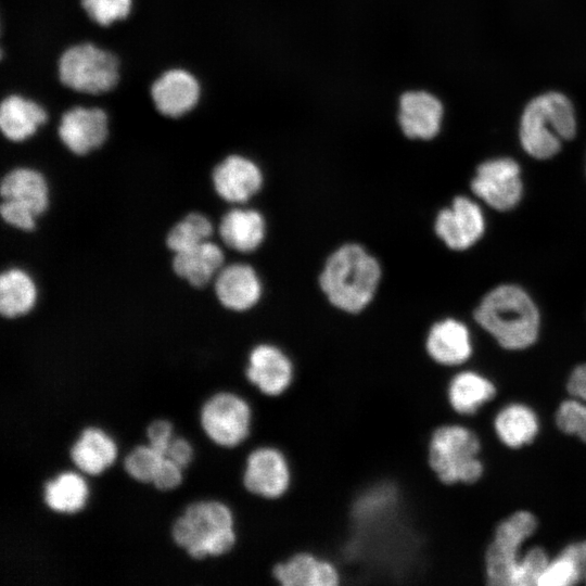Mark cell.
I'll return each mask as SVG.
<instances>
[{
  "label": "cell",
  "mask_w": 586,
  "mask_h": 586,
  "mask_svg": "<svg viewBox=\"0 0 586 586\" xmlns=\"http://www.w3.org/2000/svg\"><path fill=\"white\" fill-rule=\"evenodd\" d=\"M380 279L378 259L364 246L346 243L328 257L319 284L333 306L357 314L372 301Z\"/></svg>",
  "instance_id": "6da1fadb"
},
{
  "label": "cell",
  "mask_w": 586,
  "mask_h": 586,
  "mask_svg": "<svg viewBox=\"0 0 586 586\" xmlns=\"http://www.w3.org/2000/svg\"><path fill=\"white\" fill-rule=\"evenodd\" d=\"M474 319L509 351L527 348L538 336L537 307L518 285L501 284L491 290L476 307Z\"/></svg>",
  "instance_id": "7a4b0ae2"
},
{
  "label": "cell",
  "mask_w": 586,
  "mask_h": 586,
  "mask_svg": "<svg viewBox=\"0 0 586 586\" xmlns=\"http://www.w3.org/2000/svg\"><path fill=\"white\" fill-rule=\"evenodd\" d=\"M171 535L175 543L195 559L225 556L239 540L234 512L220 500L189 505L174 522Z\"/></svg>",
  "instance_id": "3957f363"
},
{
  "label": "cell",
  "mask_w": 586,
  "mask_h": 586,
  "mask_svg": "<svg viewBox=\"0 0 586 586\" xmlns=\"http://www.w3.org/2000/svg\"><path fill=\"white\" fill-rule=\"evenodd\" d=\"M477 435L463 424L447 421L436 425L426 446V462L440 484L449 488L476 483L484 473L479 459Z\"/></svg>",
  "instance_id": "277c9868"
},
{
  "label": "cell",
  "mask_w": 586,
  "mask_h": 586,
  "mask_svg": "<svg viewBox=\"0 0 586 586\" xmlns=\"http://www.w3.org/2000/svg\"><path fill=\"white\" fill-rule=\"evenodd\" d=\"M576 132L572 103L562 93L548 92L533 99L525 107L520 124V140L531 156L545 160L556 155L562 140Z\"/></svg>",
  "instance_id": "5b68a950"
},
{
  "label": "cell",
  "mask_w": 586,
  "mask_h": 586,
  "mask_svg": "<svg viewBox=\"0 0 586 586\" xmlns=\"http://www.w3.org/2000/svg\"><path fill=\"white\" fill-rule=\"evenodd\" d=\"M58 76L66 88L98 95L111 91L119 80V61L111 51L91 42L65 49L58 60Z\"/></svg>",
  "instance_id": "8992f818"
},
{
  "label": "cell",
  "mask_w": 586,
  "mask_h": 586,
  "mask_svg": "<svg viewBox=\"0 0 586 586\" xmlns=\"http://www.w3.org/2000/svg\"><path fill=\"white\" fill-rule=\"evenodd\" d=\"M201 425L209 440L222 448L249 445L255 426L254 404L233 391L218 392L203 405Z\"/></svg>",
  "instance_id": "52a82bcc"
},
{
  "label": "cell",
  "mask_w": 586,
  "mask_h": 586,
  "mask_svg": "<svg viewBox=\"0 0 586 586\" xmlns=\"http://www.w3.org/2000/svg\"><path fill=\"white\" fill-rule=\"evenodd\" d=\"M294 483V468L284 449L275 444H256L246 448L241 485L247 496L263 501L285 497Z\"/></svg>",
  "instance_id": "ba28073f"
},
{
  "label": "cell",
  "mask_w": 586,
  "mask_h": 586,
  "mask_svg": "<svg viewBox=\"0 0 586 586\" xmlns=\"http://www.w3.org/2000/svg\"><path fill=\"white\" fill-rule=\"evenodd\" d=\"M243 375L256 407L264 400L283 396L292 388L297 378V365L282 346L260 342L247 353Z\"/></svg>",
  "instance_id": "9c48e42d"
},
{
  "label": "cell",
  "mask_w": 586,
  "mask_h": 586,
  "mask_svg": "<svg viewBox=\"0 0 586 586\" xmlns=\"http://www.w3.org/2000/svg\"><path fill=\"white\" fill-rule=\"evenodd\" d=\"M537 519L528 510H517L495 528L485 552L486 583L511 586L521 558L523 544L535 533Z\"/></svg>",
  "instance_id": "30bf717a"
},
{
  "label": "cell",
  "mask_w": 586,
  "mask_h": 586,
  "mask_svg": "<svg viewBox=\"0 0 586 586\" xmlns=\"http://www.w3.org/2000/svg\"><path fill=\"white\" fill-rule=\"evenodd\" d=\"M473 193L497 211L514 207L522 196L520 167L507 157L482 163L471 181Z\"/></svg>",
  "instance_id": "8fae6325"
},
{
  "label": "cell",
  "mask_w": 586,
  "mask_h": 586,
  "mask_svg": "<svg viewBox=\"0 0 586 586\" xmlns=\"http://www.w3.org/2000/svg\"><path fill=\"white\" fill-rule=\"evenodd\" d=\"M276 586H342L340 565L316 551L302 549L277 562L271 571Z\"/></svg>",
  "instance_id": "7c38bea8"
},
{
  "label": "cell",
  "mask_w": 586,
  "mask_h": 586,
  "mask_svg": "<svg viewBox=\"0 0 586 586\" xmlns=\"http://www.w3.org/2000/svg\"><path fill=\"white\" fill-rule=\"evenodd\" d=\"M58 137L73 154L82 156L101 148L109 137V118L100 107L74 106L65 111Z\"/></svg>",
  "instance_id": "4fadbf2b"
},
{
  "label": "cell",
  "mask_w": 586,
  "mask_h": 586,
  "mask_svg": "<svg viewBox=\"0 0 586 586\" xmlns=\"http://www.w3.org/2000/svg\"><path fill=\"white\" fill-rule=\"evenodd\" d=\"M434 228L449 249L462 251L471 247L483 235L485 219L474 201L457 196L450 207L437 214Z\"/></svg>",
  "instance_id": "5bb4252c"
},
{
  "label": "cell",
  "mask_w": 586,
  "mask_h": 586,
  "mask_svg": "<svg viewBox=\"0 0 586 586\" xmlns=\"http://www.w3.org/2000/svg\"><path fill=\"white\" fill-rule=\"evenodd\" d=\"M155 110L163 116L179 118L199 103L201 86L196 77L183 68L162 73L150 87Z\"/></svg>",
  "instance_id": "9a60e30c"
},
{
  "label": "cell",
  "mask_w": 586,
  "mask_h": 586,
  "mask_svg": "<svg viewBox=\"0 0 586 586\" xmlns=\"http://www.w3.org/2000/svg\"><path fill=\"white\" fill-rule=\"evenodd\" d=\"M259 166L249 157L231 154L217 164L212 173L213 188L224 201L243 204L263 186Z\"/></svg>",
  "instance_id": "2e32d148"
},
{
  "label": "cell",
  "mask_w": 586,
  "mask_h": 586,
  "mask_svg": "<svg viewBox=\"0 0 586 586\" xmlns=\"http://www.w3.org/2000/svg\"><path fill=\"white\" fill-rule=\"evenodd\" d=\"M443 113V105L435 95L424 90H410L399 98L397 120L407 138L430 140L441 129Z\"/></svg>",
  "instance_id": "e0dca14e"
},
{
  "label": "cell",
  "mask_w": 586,
  "mask_h": 586,
  "mask_svg": "<svg viewBox=\"0 0 586 586\" xmlns=\"http://www.w3.org/2000/svg\"><path fill=\"white\" fill-rule=\"evenodd\" d=\"M218 302L227 309L245 311L262 297L263 285L255 269L243 263L224 266L214 279Z\"/></svg>",
  "instance_id": "ac0fdd59"
},
{
  "label": "cell",
  "mask_w": 586,
  "mask_h": 586,
  "mask_svg": "<svg viewBox=\"0 0 586 586\" xmlns=\"http://www.w3.org/2000/svg\"><path fill=\"white\" fill-rule=\"evenodd\" d=\"M424 349L434 364L453 368L464 364L472 355L470 331L464 323L446 318L429 330Z\"/></svg>",
  "instance_id": "d6986e66"
},
{
  "label": "cell",
  "mask_w": 586,
  "mask_h": 586,
  "mask_svg": "<svg viewBox=\"0 0 586 586\" xmlns=\"http://www.w3.org/2000/svg\"><path fill=\"white\" fill-rule=\"evenodd\" d=\"M2 201L12 202L40 217L50 205V190L42 173L30 167H16L8 171L0 184Z\"/></svg>",
  "instance_id": "ffe728a7"
},
{
  "label": "cell",
  "mask_w": 586,
  "mask_h": 586,
  "mask_svg": "<svg viewBox=\"0 0 586 586\" xmlns=\"http://www.w3.org/2000/svg\"><path fill=\"white\" fill-rule=\"evenodd\" d=\"M496 395V386L475 371L463 370L446 382L445 398L451 413L471 416Z\"/></svg>",
  "instance_id": "44dd1931"
},
{
  "label": "cell",
  "mask_w": 586,
  "mask_h": 586,
  "mask_svg": "<svg viewBox=\"0 0 586 586\" xmlns=\"http://www.w3.org/2000/svg\"><path fill=\"white\" fill-rule=\"evenodd\" d=\"M224 252L216 243L207 240L189 250L175 253L174 272L194 288H203L224 267Z\"/></svg>",
  "instance_id": "7402d4cb"
},
{
  "label": "cell",
  "mask_w": 586,
  "mask_h": 586,
  "mask_svg": "<svg viewBox=\"0 0 586 586\" xmlns=\"http://www.w3.org/2000/svg\"><path fill=\"white\" fill-rule=\"evenodd\" d=\"M47 120L48 114L40 104L20 94H10L0 104V129L9 141L29 139Z\"/></svg>",
  "instance_id": "603a6c76"
},
{
  "label": "cell",
  "mask_w": 586,
  "mask_h": 586,
  "mask_svg": "<svg viewBox=\"0 0 586 586\" xmlns=\"http://www.w3.org/2000/svg\"><path fill=\"white\" fill-rule=\"evenodd\" d=\"M218 231L228 247L240 253H250L263 243L266 221L256 209L234 207L222 216Z\"/></svg>",
  "instance_id": "cb8c5ba5"
},
{
  "label": "cell",
  "mask_w": 586,
  "mask_h": 586,
  "mask_svg": "<svg viewBox=\"0 0 586 586\" xmlns=\"http://www.w3.org/2000/svg\"><path fill=\"white\" fill-rule=\"evenodd\" d=\"M38 289L28 271L11 267L0 276V313L12 319L27 315L36 306Z\"/></svg>",
  "instance_id": "d4e9b609"
},
{
  "label": "cell",
  "mask_w": 586,
  "mask_h": 586,
  "mask_svg": "<svg viewBox=\"0 0 586 586\" xmlns=\"http://www.w3.org/2000/svg\"><path fill=\"white\" fill-rule=\"evenodd\" d=\"M494 429L504 445L520 448L535 440L539 431V420L528 406L511 403L498 411L494 419Z\"/></svg>",
  "instance_id": "484cf974"
},
{
  "label": "cell",
  "mask_w": 586,
  "mask_h": 586,
  "mask_svg": "<svg viewBox=\"0 0 586 586\" xmlns=\"http://www.w3.org/2000/svg\"><path fill=\"white\" fill-rule=\"evenodd\" d=\"M116 457L114 442L100 429L87 428L71 448V458L82 472L100 474Z\"/></svg>",
  "instance_id": "4316f807"
},
{
  "label": "cell",
  "mask_w": 586,
  "mask_h": 586,
  "mask_svg": "<svg viewBox=\"0 0 586 586\" xmlns=\"http://www.w3.org/2000/svg\"><path fill=\"white\" fill-rule=\"evenodd\" d=\"M586 540L568 544L560 553L549 560L536 586H571L585 577Z\"/></svg>",
  "instance_id": "83f0119b"
},
{
  "label": "cell",
  "mask_w": 586,
  "mask_h": 586,
  "mask_svg": "<svg viewBox=\"0 0 586 586\" xmlns=\"http://www.w3.org/2000/svg\"><path fill=\"white\" fill-rule=\"evenodd\" d=\"M88 496V488L76 473L64 472L44 485V502L53 511L74 513L82 509Z\"/></svg>",
  "instance_id": "f1b7e54d"
},
{
  "label": "cell",
  "mask_w": 586,
  "mask_h": 586,
  "mask_svg": "<svg viewBox=\"0 0 586 586\" xmlns=\"http://www.w3.org/2000/svg\"><path fill=\"white\" fill-rule=\"evenodd\" d=\"M214 226L204 214L193 212L176 222L166 235V245L175 254L209 240Z\"/></svg>",
  "instance_id": "f546056e"
},
{
  "label": "cell",
  "mask_w": 586,
  "mask_h": 586,
  "mask_svg": "<svg viewBox=\"0 0 586 586\" xmlns=\"http://www.w3.org/2000/svg\"><path fill=\"white\" fill-rule=\"evenodd\" d=\"M88 17L101 27H107L128 17L132 0H80Z\"/></svg>",
  "instance_id": "4dcf8cb0"
},
{
  "label": "cell",
  "mask_w": 586,
  "mask_h": 586,
  "mask_svg": "<svg viewBox=\"0 0 586 586\" xmlns=\"http://www.w3.org/2000/svg\"><path fill=\"white\" fill-rule=\"evenodd\" d=\"M558 429L586 443V402L575 398L564 399L556 411Z\"/></svg>",
  "instance_id": "1f68e13d"
},
{
  "label": "cell",
  "mask_w": 586,
  "mask_h": 586,
  "mask_svg": "<svg viewBox=\"0 0 586 586\" xmlns=\"http://www.w3.org/2000/svg\"><path fill=\"white\" fill-rule=\"evenodd\" d=\"M164 457L150 445L138 446L125 458L124 468L135 480L143 483H152Z\"/></svg>",
  "instance_id": "d6a6232c"
},
{
  "label": "cell",
  "mask_w": 586,
  "mask_h": 586,
  "mask_svg": "<svg viewBox=\"0 0 586 586\" xmlns=\"http://www.w3.org/2000/svg\"><path fill=\"white\" fill-rule=\"evenodd\" d=\"M549 560L547 551L539 546L526 550L521 558L511 586H536Z\"/></svg>",
  "instance_id": "836d02e7"
},
{
  "label": "cell",
  "mask_w": 586,
  "mask_h": 586,
  "mask_svg": "<svg viewBox=\"0 0 586 586\" xmlns=\"http://www.w3.org/2000/svg\"><path fill=\"white\" fill-rule=\"evenodd\" d=\"M0 214L4 222L15 229L31 231L36 228L38 216L31 211L12 202L2 201Z\"/></svg>",
  "instance_id": "e575fe53"
},
{
  "label": "cell",
  "mask_w": 586,
  "mask_h": 586,
  "mask_svg": "<svg viewBox=\"0 0 586 586\" xmlns=\"http://www.w3.org/2000/svg\"><path fill=\"white\" fill-rule=\"evenodd\" d=\"M181 468L164 457L152 480L153 485L161 491L176 488L182 480Z\"/></svg>",
  "instance_id": "d590c367"
},
{
  "label": "cell",
  "mask_w": 586,
  "mask_h": 586,
  "mask_svg": "<svg viewBox=\"0 0 586 586\" xmlns=\"http://www.w3.org/2000/svg\"><path fill=\"white\" fill-rule=\"evenodd\" d=\"M173 426L167 420H155L146 430L150 446L161 455L165 456L167 446L173 438Z\"/></svg>",
  "instance_id": "8d00e7d4"
},
{
  "label": "cell",
  "mask_w": 586,
  "mask_h": 586,
  "mask_svg": "<svg viewBox=\"0 0 586 586\" xmlns=\"http://www.w3.org/2000/svg\"><path fill=\"white\" fill-rule=\"evenodd\" d=\"M165 457L183 469L192 459V447L184 438L173 437L167 446Z\"/></svg>",
  "instance_id": "74e56055"
},
{
  "label": "cell",
  "mask_w": 586,
  "mask_h": 586,
  "mask_svg": "<svg viewBox=\"0 0 586 586\" xmlns=\"http://www.w3.org/2000/svg\"><path fill=\"white\" fill-rule=\"evenodd\" d=\"M565 387L570 397L586 402V362L572 370Z\"/></svg>",
  "instance_id": "f35d334b"
},
{
  "label": "cell",
  "mask_w": 586,
  "mask_h": 586,
  "mask_svg": "<svg viewBox=\"0 0 586 586\" xmlns=\"http://www.w3.org/2000/svg\"><path fill=\"white\" fill-rule=\"evenodd\" d=\"M584 578H585V582H586V573H585V577H584Z\"/></svg>",
  "instance_id": "ab89813d"
}]
</instances>
